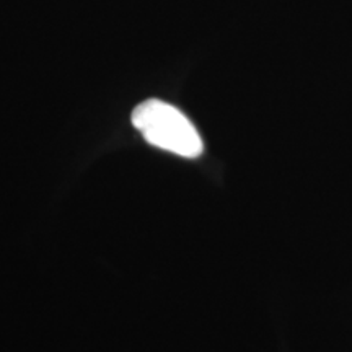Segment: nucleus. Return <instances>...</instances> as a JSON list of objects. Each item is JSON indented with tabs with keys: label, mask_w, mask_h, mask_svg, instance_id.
<instances>
[{
	"label": "nucleus",
	"mask_w": 352,
	"mask_h": 352,
	"mask_svg": "<svg viewBox=\"0 0 352 352\" xmlns=\"http://www.w3.org/2000/svg\"><path fill=\"white\" fill-rule=\"evenodd\" d=\"M132 124L153 147L184 158L199 157L204 145L199 132L178 108L162 100H147L132 111Z\"/></svg>",
	"instance_id": "nucleus-1"
}]
</instances>
